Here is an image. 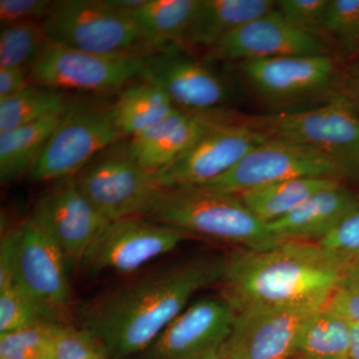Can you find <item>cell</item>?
I'll return each mask as SVG.
<instances>
[{
  "instance_id": "1",
  "label": "cell",
  "mask_w": 359,
  "mask_h": 359,
  "mask_svg": "<svg viewBox=\"0 0 359 359\" xmlns=\"http://www.w3.org/2000/svg\"><path fill=\"white\" fill-rule=\"evenodd\" d=\"M226 259L199 256L149 271L81 309V327L110 359L136 358L189 306L196 292L221 283Z\"/></svg>"
},
{
  "instance_id": "2",
  "label": "cell",
  "mask_w": 359,
  "mask_h": 359,
  "mask_svg": "<svg viewBox=\"0 0 359 359\" xmlns=\"http://www.w3.org/2000/svg\"><path fill=\"white\" fill-rule=\"evenodd\" d=\"M349 266L318 243L245 250L226 259L223 299L236 313L255 306H325Z\"/></svg>"
},
{
  "instance_id": "3",
  "label": "cell",
  "mask_w": 359,
  "mask_h": 359,
  "mask_svg": "<svg viewBox=\"0 0 359 359\" xmlns=\"http://www.w3.org/2000/svg\"><path fill=\"white\" fill-rule=\"evenodd\" d=\"M148 217L189 235L197 233L245 250H266L282 243L238 195L205 186L162 189Z\"/></svg>"
},
{
  "instance_id": "4",
  "label": "cell",
  "mask_w": 359,
  "mask_h": 359,
  "mask_svg": "<svg viewBox=\"0 0 359 359\" xmlns=\"http://www.w3.org/2000/svg\"><path fill=\"white\" fill-rule=\"evenodd\" d=\"M245 125L313 149L337 163L346 178L359 179V113L341 96L313 109L250 118Z\"/></svg>"
},
{
  "instance_id": "5",
  "label": "cell",
  "mask_w": 359,
  "mask_h": 359,
  "mask_svg": "<svg viewBox=\"0 0 359 359\" xmlns=\"http://www.w3.org/2000/svg\"><path fill=\"white\" fill-rule=\"evenodd\" d=\"M43 25L52 43L101 54H141L147 45L128 14L106 0L54 2Z\"/></svg>"
},
{
  "instance_id": "6",
  "label": "cell",
  "mask_w": 359,
  "mask_h": 359,
  "mask_svg": "<svg viewBox=\"0 0 359 359\" xmlns=\"http://www.w3.org/2000/svg\"><path fill=\"white\" fill-rule=\"evenodd\" d=\"M146 55L101 54L50 43L29 73L30 84L108 93L145 79Z\"/></svg>"
},
{
  "instance_id": "7",
  "label": "cell",
  "mask_w": 359,
  "mask_h": 359,
  "mask_svg": "<svg viewBox=\"0 0 359 359\" xmlns=\"http://www.w3.org/2000/svg\"><path fill=\"white\" fill-rule=\"evenodd\" d=\"M123 138L107 107L69 106L33 166L34 182L74 178L95 156Z\"/></svg>"
},
{
  "instance_id": "8",
  "label": "cell",
  "mask_w": 359,
  "mask_h": 359,
  "mask_svg": "<svg viewBox=\"0 0 359 359\" xmlns=\"http://www.w3.org/2000/svg\"><path fill=\"white\" fill-rule=\"evenodd\" d=\"M75 181L85 197L109 222L147 218L162 190L156 175L132 159L126 147L90 163Z\"/></svg>"
},
{
  "instance_id": "9",
  "label": "cell",
  "mask_w": 359,
  "mask_h": 359,
  "mask_svg": "<svg viewBox=\"0 0 359 359\" xmlns=\"http://www.w3.org/2000/svg\"><path fill=\"white\" fill-rule=\"evenodd\" d=\"M301 178H346L339 165L318 151L266 138L228 173L204 185L221 192L240 194L278 182Z\"/></svg>"
},
{
  "instance_id": "10",
  "label": "cell",
  "mask_w": 359,
  "mask_h": 359,
  "mask_svg": "<svg viewBox=\"0 0 359 359\" xmlns=\"http://www.w3.org/2000/svg\"><path fill=\"white\" fill-rule=\"evenodd\" d=\"M268 137L247 125L224 119L168 166L155 173L162 189L204 186L228 173Z\"/></svg>"
},
{
  "instance_id": "11",
  "label": "cell",
  "mask_w": 359,
  "mask_h": 359,
  "mask_svg": "<svg viewBox=\"0 0 359 359\" xmlns=\"http://www.w3.org/2000/svg\"><path fill=\"white\" fill-rule=\"evenodd\" d=\"M188 236L143 217L110 222L89 248L81 266L97 273H135L176 249Z\"/></svg>"
},
{
  "instance_id": "12",
  "label": "cell",
  "mask_w": 359,
  "mask_h": 359,
  "mask_svg": "<svg viewBox=\"0 0 359 359\" xmlns=\"http://www.w3.org/2000/svg\"><path fill=\"white\" fill-rule=\"evenodd\" d=\"M20 226L15 283L32 297L47 320L65 325L71 299L67 259L32 219Z\"/></svg>"
},
{
  "instance_id": "13",
  "label": "cell",
  "mask_w": 359,
  "mask_h": 359,
  "mask_svg": "<svg viewBox=\"0 0 359 359\" xmlns=\"http://www.w3.org/2000/svg\"><path fill=\"white\" fill-rule=\"evenodd\" d=\"M325 306H255L238 311L230 337L222 351L221 358H292L302 327L314 313Z\"/></svg>"
},
{
  "instance_id": "14",
  "label": "cell",
  "mask_w": 359,
  "mask_h": 359,
  "mask_svg": "<svg viewBox=\"0 0 359 359\" xmlns=\"http://www.w3.org/2000/svg\"><path fill=\"white\" fill-rule=\"evenodd\" d=\"M235 309L224 299L192 302L136 359H219L230 337Z\"/></svg>"
},
{
  "instance_id": "15",
  "label": "cell",
  "mask_w": 359,
  "mask_h": 359,
  "mask_svg": "<svg viewBox=\"0 0 359 359\" xmlns=\"http://www.w3.org/2000/svg\"><path fill=\"white\" fill-rule=\"evenodd\" d=\"M30 219L60 248L73 266L110 223L78 188L74 178L60 181L35 203Z\"/></svg>"
},
{
  "instance_id": "16",
  "label": "cell",
  "mask_w": 359,
  "mask_h": 359,
  "mask_svg": "<svg viewBox=\"0 0 359 359\" xmlns=\"http://www.w3.org/2000/svg\"><path fill=\"white\" fill-rule=\"evenodd\" d=\"M325 54L327 48L318 37L292 25L276 8L241 26L208 50L209 58L237 62Z\"/></svg>"
},
{
  "instance_id": "17",
  "label": "cell",
  "mask_w": 359,
  "mask_h": 359,
  "mask_svg": "<svg viewBox=\"0 0 359 359\" xmlns=\"http://www.w3.org/2000/svg\"><path fill=\"white\" fill-rule=\"evenodd\" d=\"M144 80L159 84L179 109L191 113H219L230 92L208 66L172 50L154 52L146 57Z\"/></svg>"
},
{
  "instance_id": "18",
  "label": "cell",
  "mask_w": 359,
  "mask_h": 359,
  "mask_svg": "<svg viewBox=\"0 0 359 359\" xmlns=\"http://www.w3.org/2000/svg\"><path fill=\"white\" fill-rule=\"evenodd\" d=\"M238 69L259 95L273 101L318 93L337 76V66L328 54L255 59L238 62Z\"/></svg>"
},
{
  "instance_id": "19",
  "label": "cell",
  "mask_w": 359,
  "mask_h": 359,
  "mask_svg": "<svg viewBox=\"0 0 359 359\" xmlns=\"http://www.w3.org/2000/svg\"><path fill=\"white\" fill-rule=\"evenodd\" d=\"M358 205V196L339 184L314 194L266 228L278 242L318 243Z\"/></svg>"
},
{
  "instance_id": "20",
  "label": "cell",
  "mask_w": 359,
  "mask_h": 359,
  "mask_svg": "<svg viewBox=\"0 0 359 359\" xmlns=\"http://www.w3.org/2000/svg\"><path fill=\"white\" fill-rule=\"evenodd\" d=\"M224 118L219 112L200 114L176 108L147 130L144 147L127 152L142 168L157 173L192 147L210 127Z\"/></svg>"
},
{
  "instance_id": "21",
  "label": "cell",
  "mask_w": 359,
  "mask_h": 359,
  "mask_svg": "<svg viewBox=\"0 0 359 359\" xmlns=\"http://www.w3.org/2000/svg\"><path fill=\"white\" fill-rule=\"evenodd\" d=\"M276 8L273 0H199L184 42L210 50L241 26Z\"/></svg>"
},
{
  "instance_id": "22",
  "label": "cell",
  "mask_w": 359,
  "mask_h": 359,
  "mask_svg": "<svg viewBox=\"0 0 359 359\" xmlns=\"http://www.w3.org/2000/svg\"><path fill=\"white\" fill-rule=\"evenodd\" d=\"M199 0H144L127 13L151 51L185 41Z\"/></svg>"
},
{
  "instance_id": "23",
  "label": "cell",
  "mask_w": 359,
  "mask_h": 359,
  "mask_svg": "<svg viewBox=\"0 0 359 359\" xmlns=\"http://www.w3.org/2000/svg\"><path fill=\"white\" fill-rule=\"evenodd\" d=\"M159 84L141 80L122 90L110 109L113 121L122 137H133L160 121L176 109Z\"/></svg>"
},
{
  "instance_id": "24",
  "label": "cell",
  "mask_w": 359,
  "mask_h": 359,
  "mask_svg": "<svg viewBox=\"0 0 359 359\" xmlns=\"http://www.w3.org/2000/svg\"><path fill=\"white\" fill-rule=\"evenodd\" d=\"M63 114L51 116L0 133V180L2 184L13 183L26 175L29 176Z\"/></svg>"
},
{
  "instance_id": "25",
  "label": "cell",
  "mask_w": 359,
  "mask_h": 359,
  "mask_svg": "<svg viewBox=\"0 0 359 359\" xmlns=\"http://www.w3.org/2000/svg\"><path fill=\"white\" fill-rule=\"evenodd\" d=\"M339 180L301 178L278 182L238 195L259 221L268 224L287 216L314 194L339 185Z\"/></svg>"
},
{
  "instance_id": "26",
  "label": "cell",
  "mask_w": 359,
  "mask_h": 359,
  "mask_svg": "<svg viewBox=\"0 0 359 359\" xmlns=\"http://www.w3.org/2000/svg\"><path fill=\"white\" fill-rule=\"evenodd\" d=\"M351 321L328 304L314 313L297 337V359H349Z\"/></svg>"
},
{
  "instance_id": "27",
  "label": "cell",
  "mask_w": 359,
  "mask_h": 359,
  "mask_svg": "<svg viewBox=\"0 0 359 359\" xmlns=\"http://www.w3.org/2000/svg\"><path fill=\"white\" fill-rule=\"evenodd\" d=\"M70 104L61 90L30 84L0 100V133L63 114Z\"/></svg>"
},
{
  "instance_id": "28",
  "label": "cell",
  "mask_w": 359,
  "mask_h": 359,
  "mask_svg": "<svg viewBox=\"0 0 359 359\" xmlns=\"http://www.w3.org/2000/svg\"><path fill=\"white\" fill-rule=\"evenodd\" d=\"M49 43L43 21L4 26L0 32V67L30 71Z\"/></svg>"
},
{
  "instance_id": "29",
  "label": "cell",
  "mask_w": 359,
  "mask_h": 359,
  "mask_svg": "<svg viewBox=\"0 0 359 359\" xmlns=\"http://www.w3.org/2000/svg\"><path fill=\"white\" fill-rule=\"evenodd\" d=\"M60 325L42 321L0 334V359H53Z\"/></svg>"
},
{
  "instance_id": "30",
  "label": "cell",
  "mask_w": 359,
  "mask_h": 359,
  "mask_svg": "<svg viewBox=\"0 0 359 359\" xmlns=\"http://www.w3.org/2000/svg\"><path fill=\"white\" fill-rule=\"evenodd\" d=\"M48 321L20 285L0 290V334ZM50 323V321H49Z\"/></svg>"
},
{
  "instance_id": "31",
  "label": "cell",
  "mask_w": 359,
  "mask_h": 359,
  "mask_svg": "<svg viewBox=\"0 0 359 359\" xmlns=\"http://www.w3.org/2000/svg\"><path fill=\"white\" fill-rule=\"evenodd\" d=\"M325 32L348 54L359 53V0H330Z\"/></svg>"
},
{
  "instance_id": "32",
  "label": "cell",
  "mask_w": 359,
  "mask_h": 359,
  "mask_svg": "<svg viewBox=\"0 0 359 359\" xmlns=\"http://www.w3.org/2000/svg\"><path fill=\"white\" fill-rule=\"evenodd\" d=\"M328 4L330 0H278L276 11L299 29L318 37L325 32Z\"/></svg>"
},
{
  "instance_id": "33",
  "label": "cell",
  "mask_w": 359,
  "mask_h": 359,
  "mask_svg": "<svg viewBox=\"0 0 359 359\" xmlns=\"http://www.w3.org/2000/svg\"><path fill=\"white\" fill-rule=\"evenodd\" d=\"M318 244L348 266L359 264V205Z\"/></svg>"
},
{
  "instance_id": "34",
  "label": "cell",
  "mask_w": 359,
  "mask_h": 359,
  "mask_svg": "<svg viewBox=\"0 0 359 359\" xmlns=\"http://www.w3.org/2000/svg\"><path fill=\"white\" fill-rule=\"evenodd\" d=\"M53 359H110L98 340L82 327L61 325Z\"/></svg>"
},
{
  "instance_id": "35",
  "label": "cell",
  "mask_w": 359,
  "mask_h": 359,
  "mask_svg": "<svg viewBox=\"0 0 359 359\" xmlns=\"http://www.w3.org/2000/svg\"><path fill=\"white\" fill-rule=\"evenodd\" d=\"M328 306L347 320L359 323V264L347 269Z\"/></svg>"
},
{
  "instance_id": "36",
  "label": "cell",
  "mask_w": 359,
  "mask_h": 359,
  "mask_svg": "<svg viewBox=\"0 0 359 359\" xmlns=\"http://www.w3.org/2000/svg\"><path fill=\"white\" fill-rule=\"evenodd\" d=\"M54 2L51 0H0L1 26L23 21H43L50 13Z\"/></svg>"
},
{
  "instance_id": "37",
  "label": "cell",
  "mask_w": 359,
  "mask_h": 359,
  "mask_svg": "<svg viewBox=\"0 0 359 359\" xmlns=\"http://www.w3.org/2000/svg\"><path fill=\"white\" fill-rule=\"evenodd\" d=\"M20 226L7 231L2 236L0 245V290L15 285L16 262Z\"/></svg>"
},
{
  "instance_id": "38",
  "label": "cell",
  "mask_w": 359,
  "mask_h": 359,
  "mask_svg": "<svg viewBox=\"0 0 359 359\" xmlns=\"http://www.w3.org/2000/svg\"><path fill=\"white\" fill-rule=\"evenodd\" d=\"M29 70L0 67V100L8 98L29 86Z\"/></svg>"
},
{
  "instance_id": "39",
  "label": "cell",
  "mask_w": 359,
  "mask_h": 359,
  "mask_svg": "<svg viewBox=\"0 0 359 359\" xmlns=\"http://www.w3.org/2000/svg\"><path fill=\"white\" fill-rule=\"evenodd\" d=\"M359 113V62L349 69L339 94Z\"/></svg>"
},
{
  "instance_id": "40",
  "label": "cell",
  "mask_w": 359,
  "mask_h": 359,
  "mask_svg": "<svg viewBox=\"0 0 359 359\" xmlns=\"http://www.w3.org/2000/svg\"><path fill=\"white\" fill-rule=\"evenodd\" d=\"M349 359H359V323H353V321H351Z\"/></svg>"
},
{
  "instance_id": "41",
  "label": "cell",
  "mask_w": 359,
  "mask_h": 359,
  "mask_svg": "<svg viewBox=\"0 0 359 359\" xmlns=\"http://www.w3.org/2000/svg\"><path fill=\"white\" fill-rule=\"evenodd\" d=\"M219 359H226V358H219Z\"/></svg>"
}]
</instances>
